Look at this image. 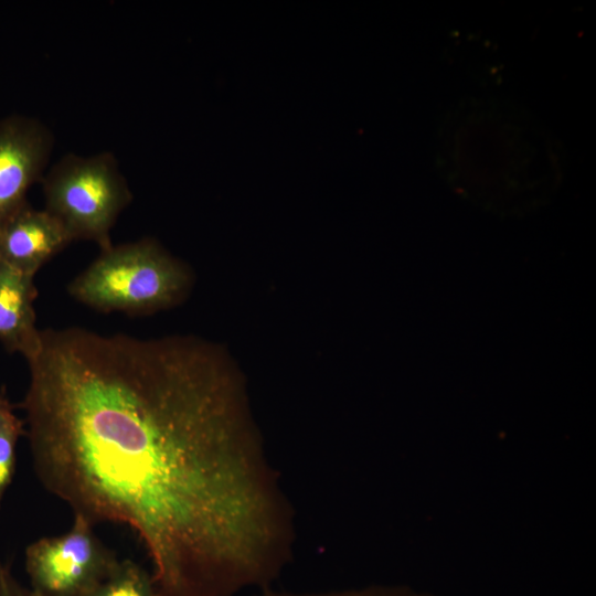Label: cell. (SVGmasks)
<instances>
[{
    "label": "cell",
    "mask_w": 596,
    "mask_h": 596,
    "mask_svg": "<svg viewBox=\"0 0 596 596\" xmlns=\"http://www.w3.org/2000/svg\"><path fill=\"white\" fill-rule=\"evenodd\" d=\"M192 272L153 238L102 251L68 285L70 295L98 311L148 315L182 302Z\"/></svg>",
    "instance_id": "obj_3"
},
{
    "label": "cell",
    "mask_w": 596,
    "mask_h": 596,
    "mask_svg": "<svg viewBox=\"0 0 596 596\" xmlns=\"http://www.w3.org/2000/svg\"><path fill=\"white\" fill-rule=\"evenodd\" d=\"M89 596H159L152 574L131 560L118 562Z\"/></svg>",
    "instance_id": "obj_9"
},
{
    "label": "cell",
    "mask_w": 596,
    "mask_h": 596,
    "mask_svg": "<svg viewBox=\"0 0 596 596\" xmlns=\"http://www.w3.org/2000/svg\"><path fill=\"white\" fill-rule=\"evenodd\" d=\"M26 361L38 478L74 514L129 526L159 596H235L281 573L292 512L224 347L70 327L41 330Z\"/></svg>",
    "instance_id": "obj_1"
},
{
    "label": "cell",
    "mask_w": 596,
    "mask_h": 596,
    "mask_svg": "<svg viewBox=\"0 0 596 596\" xmlns=\"http://www.w3.org/2000/svg\"><path fill=\"white\" fill-rule=\"evenodd\" d=\"M33 277L0 260V342L26 360L38 351L41 340L35 326Z\"/></svg>",
    "instance_id": "obj_8"
},
{
    "label": "cell",
    "mask_w": 596,
    "mask_h": 596,
    "mask_svg": "<svg viewBox=\"0 0 596 596\" xmlns=\"http://www.w3.org/2000/svg\"><path fill=\"white\" fill-rule=\"evenodd\" d=\"M255 596H403L396 592L389 590H359V592H322V593H288L263 589Z\"/></svg>",
    "instance_id": "obj_11"
},
{
    "label": "cell",
    "mask_w": 596,
    "mask_h": 596,
    "mask_svg": "<svg viewBox=\"0 0 596 596\" xmlns=\"http://www.w3.org/2000/svg\"><path fill=\"white\" fill-rule=\"evenodd\" d=\"M25 423L13 412L4 389H0V505L15 469V447L25 435Z\"/></svg>",
    "instance_id": "obj_10"
},
{
    "label": "cell",
    "mask_w": 596,
    "mask_h": 596,
    "mask_svg": "<svg viewBox=\"0 0 596 596\" xmlns=\"http://www.w3.org/2000/svg\"><path fill=\"white\" fill-rule=\"evenodd\" d=\"M444 130V172L478 198L545 195L558 180L555 141L528 113L512 105H467Z\"/></svg>",
    "instance_id": "obj_2"
},
{
    "label": "cell",
    "mask_w": 596,
    "mask_h": 596,
    "mask_svg": "<svg viewBox=\"0 0 596 596\" xmlns=\"http://www.w3.org/2000/svg\"><path fill=\"white\" fill-rule=\"evenodd\" d=\"M44 210L71 238L111 246L110 231L131 201V192L110 152L93 156L68 153L43 175Z\"/></svg>",
    "instance_id": "obj_4"
},
{
    "label": "cell",
    "mask_w": 596,
    "mask_h": 596,
    "mask_svg": "<svg viewBox=\"0 0 596 596\" xmlns=\"http://www.w3.org/2000/svg\"><path fill=\"white\" fill-rule=\"evenodd\" d=\"M73 240L49 212L26 203L0 223V260L34 276Z\"/></svg>",
    "instance_id": "obj_7"
},
{
    "label": "cell",
    "mask_w": 596,
    "mask_h": 596,
    "mask_svg": "<svg viewBox=\"0 0 596 596\" xmlns=\"http://www.w3.org/2000/svg\"><path fill=\"white\" fill-rule=\"evenodd\" d=\"M0 596H34L14 577L9 563L0 562Z\"/></svg>",
    "instance_id": "obj_12"
},
{
    "label": "cell",
    "mask_w": 596,
    "mask_h": 596,
    "mask_svg": "<svg viewBox=\"0 0 596 596\" xmlns=\"http://www.w3.org/2000/svg\"><path fill=\"white\" fill-rule=\"evenodd\" d=\"M93 526L74 514L68 532L26 547L25 570L34 596H89L113 573L119 560Z\"/></svg>",
    "instance_id": "obj_5"
},
{
    "label": "cell",
    "mask_w": 596,
    "mask_h": 596,
    "mask_svg": "<svg viewBox=\"0 0 596 596\" xmlns=\"http://www.w3.org/2000/svg\"><path fill=\"white\" fill-rule=\"evenodd\" d=\"M54 138L39 119L0 118V223L24 206L30 187L42 180Z\"/></svg>",
    "instance_id": "obj_6"
}]
</instances>
